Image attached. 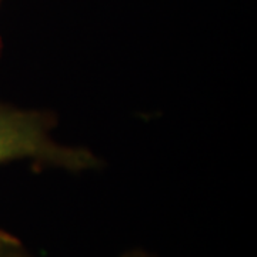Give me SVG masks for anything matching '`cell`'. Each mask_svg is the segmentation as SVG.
<instances>
[{
  "instance_id": "1",
  "label": "cell",
  "mask_w": 257,
  "mask_h": 257,
  "mask_svg": "<svg viewBox=\"0 0 257 257\" xmlns=\"http://www.w3.org/2000/svg\"><path fill=\"white\" fill-rule=\"evenodd\" d=\"M53 117L40 111H26L0 104V165L30 157L39 162L84 170L99 166L96 156L84 149L56 145L49 136Z\"/></svg>"
},
{
  "instance_id": "2",
  "label": "cell",
  "mask_w": 257,
  "mask_h": 257,
  "mask_svg": "<svg viewBox=\"0 0 257 257\" xmlns=\"http://www.w3.org/2000/svg\"><path fill=\"white\" fill-rule=\"evenodd\" d=\"M0 257H33L20 240L5 230H0Z\"/></svg>"
},
{
  "instance_id": "3",
  "label": "cell",
  "mask_w": 257,
  "mask_h": 257,
  "mask_svg": "<svg viewBox=\"0 0 257 257\" xmlns=\"http://www.w3.org/2000/svg\"><path fill=\"white\" fill-rule=\"evenodd\" d=\"M121 257H155V256L149 254V253H146V251H142V250H133V251H128V253H126L124 256H121Z\"/></svg>"
}]
</instances>
